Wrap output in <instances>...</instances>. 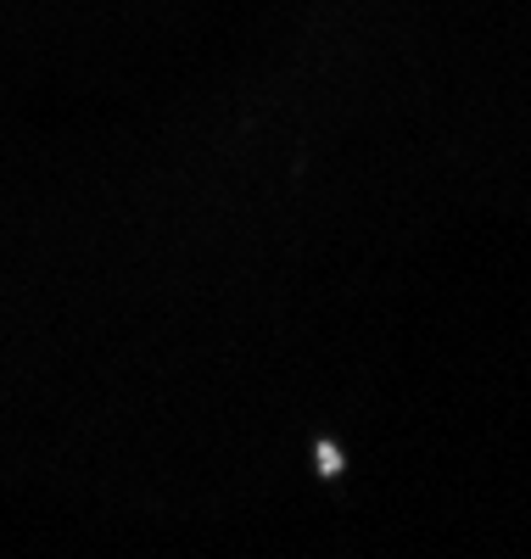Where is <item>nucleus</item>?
<instances>
[{
    "mask_svg": "<svg viewBox=\"0 0 531 559\" xmlns=\"http://www.w3.org/2000/svg\"><path fill=\"white\" fill-rule=\"evenodd\" d=\"M319 471H324V476H335V471H342V453H335L330 442L319 448Z\"/></svg>",
    "mask_w": 531,
    "mask_h": 559,
    "instance_id": "1",
    "label": "nucleus"
}]
</instances>
